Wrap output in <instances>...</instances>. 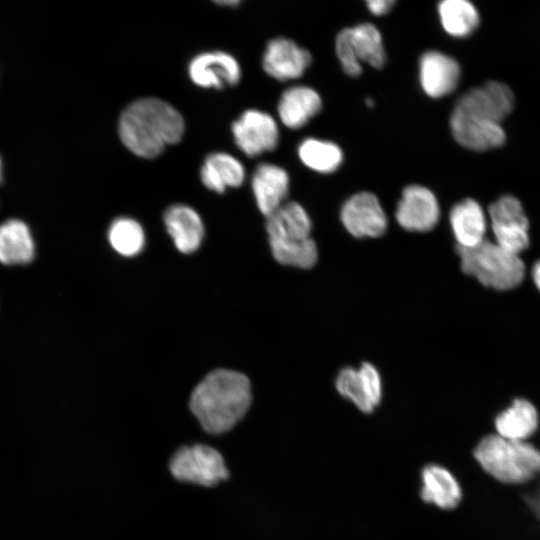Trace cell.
I'll return each instance as SVG.
<instances>
[{
	"label": "cell",
	"instance_id": "12",
	"mask_svg": "<svg viewBox=\"0 0 540 540\" xmlns=\"http://www.w3.org/2000/svg\"><path fill=\"white\" fill-rule=\"evenodd\" d=\"M232 133L238 148L253 157L277 147L279 131L276 121L269 114L249 109L232 124Z\"/></svg>",
	"mask_w": 540,
	"mask_h": 540
},
{
	"label": "cell",
	"instance_id": "28",
	"mask_svg": "<svg viewBox=\"0 0 540 540\" xmlns=\"http://www.w3.org/2000/svg\"><path fill=\"white\" fill-rule=\"evenodd\" d=\"M369 9V11L376 15L381 16L390 11L395 4L396 0H363Z\"/></svg>",
	"mask_w": 540,
	"mask_h": 540
},
{
	"label": "cell",
	"instance_id": "14",
	"mask_svg": "<svg viewBox=\"0 0 540 540\" xmlns=\"http://www.w3.org/2000/svg\"><path fill=\"white\" fill-rule=\"evenodd\" d=\"M188 73L196 85L204 88L231 87L241 78L237 60L222 51L204 52L195 56L189 63Z\"/></svg>",
	"mask_w": 540,
	"mask_h": 540
},
{
	"label": "cell",
	"instance_id": "29",
	"mask_svg": "<svg viewBox=\"0 0 540 540\" xmlns=\"http://www.w3.org/2000/svg\"><path fill=\"white\" fill-rule=\"evenodd\" d=\"M524 500L532 513L540 519V486L534 493L526 495Z\"/></svg>",
	"mask_w": 540,
	"mask_h": 540
},
{
	"label": "cell",
	"instance_id": "11",
	"mask_svg": "<svg viewBox=\"0 0 540 540\" xmlns=\"http://www.w3.org/2000/svg\"><path fill=\"white\" fill-rule=\"evenodd\" d=\"M340 219L346 230L356 238H376L387 229V217L378 198L370 192L351 196L342 205Z\"/></svg>",
	"mask_w": 540,
	"mask_h": 540
},
{
	"label": "cell",
	"instance_id": "4",
	"mask_svg": "<svg viewBox=\"0 0 540 540\" xmlns=\"http://www.w3.org/2000/svg\"><path fill=\"white\" fill-rule=\"evenodd\" d=\"M266 217V230L275 260L298 268L313 267L318 259V249L311 238L312 223L305 209L299 203L286 202Z\"/></svg>",
	"mask_w": 540,
	"mask_h": 540
},
{
	"label": "cell",
	"instance_id": "25",
	"mask_svg": "<svg viewBox=\"0 0 540 540\" xmlns=\"http://www.w3.org/2000/svg\"><path fill=\"white\" fill-rule=\"evenodd\" d=\"M438 15L443 29L451 36L464 38L479 25V13L470 0H440Z\"/></svg>",
	"mask_w": 540,
	"mask_h": 540
},
{
	"label": "cell",
	"instance_id": "27",
	"mask_svg": "<svg viewBox=\"0 0 540 540\" xmlns=\"http://www.w3.org/2000/svg\"><path fill=\"white\" fill-rule=\"evenodd\" d=\"M108 239L116 252L128 257L138 254L145 243L143 228L128 217L117 218L111 223Z\"/></svg>",
	"mask_w": 540,
	"mask_h": 540
},
{
	"label": "cell",
	"instance_id": "3",
	"mask_svg": "<svg viewBox=\"0 0 540 540\" xmlns=\"http://www.w3.org/2000/svg\"><path fill=\"white\" fill-rule=\"evenodd\" d=\"M118 127L121 141L132 153L153 158L166 145L181 140L184 120L167 102L157 98H142L125 108Z\"/></svg>",
	"mask_w": 540,
	"mask_h": 540
},
{
	"label": "cell",
	"instance_id": "31",
	"mask_svg": "<svg viewBox=\"0 0 540 540\" xmlns=\"http://www.w3.org/2000/svg\"><path fill=\"white\" fill-rule=\"evenodd\" d=\"M212 1L222 6H236L242 0H212Z\"/></svg>",
	"mask_w": 540,
	"mask_h": 540
},
{
	"label": "cell",
	"instance_id": "8",
	"mask_svg": "<svg viewBox=\"0 0 540 540\" xmlns=\"http://www.w3.org/2000/svg\"><path fill=\"white\" fill-rule=\"evenodd\" d=\"M169 468L175 479L205 487L214 486L229 476L222 455L203 444L180 448L171 458Z\"/></svg>",
	"mask_w": 540,
	"mask_h": 540
},
{
	"label": "cell",
	"instance_id": "24",
	"mask_svg": "<svg viewBox=\"0 0 540 540\" xmlns=\"http://www.w3.org/2000/svg\"><path fill=\"white\" fill-rule=\"evenodd\" d=\"M34 256V242L28 226L20 220L0 225V262L6 265L25 264Z\"/></svg>",
	"mask_w": 540,
	"mask_h": 540
},
{
	"label": "cell",
	"instance_id": "30",
	"mask_svg": "<svg viewBox=\"0 0 540 540\" xmlns=\"http://www.w3.org/2000/svg\"><path fill=\"white\" fill-rule=\"evenodd\" d=\"M530 280L536 291L540 294V259L536 260L529 270Z\"/></svg>",
	"mask_w": 540,
	"mask_h": 540
},
{
	"label": "cell",
	"instance_id": "6",
	"mask_svg": "<svg viewBox=\"0 0 540 540\" xmlns=\"http://www.w3.org/2000/svg\"><path fill=\"white\" fill-rule=\"evenodd\" d=\"M462 271L482 286L497 292L519 288L527 277V267L517 255L485 239L472 248L456 246Z\"/></svg>",
	"mask_w": 540,
	"mask_h": 540
},
{
	"label": "cell",
	"instance_id": "7",
	"mask_svg": "<svg viewBox=\"0 0 540 540\" xmlns=\"http://www.w3.org/2000/svg\"><path fill=\"white\" fill-rule=\"evenodd\" d=\"M335 50L343 71L351 77L362 73L361 62L377 69L382 68L386 62L381 33L371 23L342 29L337 34Z\"/></svg>",
	"mask_w": 540,
	"mask_h": 540
},
{
	"label": "cell",
	"instance_id": "1",
	"mask_svg": "<svg viewBox=\"0 0 540 540\" xmlns=\"http://www.w3.org/2000/svg\"><path fill=\"white\" fill-rule=\"evenodd\" d=\"M515 97L509 86L488 81L472 88L456 102L450 117L454 139L473 151L500 147L506 140L501 123L512 112Z\"/></svg>",
	"mask_w": 540,
	"mask_h": 540
},
{
	"label": "cell",
	"instance_id": "20",
	"mask_svg": "<svg viewBox=\"0 0 540 540\" xmlns=\"http://www.w3.org/2000/svg\"><path fill=\"white\" fill-rule=\"evenodd\" d=\"M450 224L457 247L472 248L486 239L487 218L474 199H463L452 207Z\"/></svg>",
	"mask_w": 540,
	"mask_h": 540
},
{
	"label": "cell",
	"instance_id": "15",
	"mask_svg": "<svg viewBox=\"0 0 540 540\" xmlns=\"http://www.w3.org/2000/svg\"><path fill=\"white\" fill-rule=\"evenodd\" d=\"M311 61L309 51L290 39L278 37L267 44L262 64L269 76L286 81L302 76Z\"/></svg>",
	"mask_w": 540,
	"mask_h": 540
},
{
	"label": "cell",
	"instance_id": "22",
	"mask_svg": "<svg viewBox=\"0 0 540 540\" xmlns=\"http://www.w3.org/2000/svg\"><path fill=\"white\" fill-rule=\"evenodd\" d=\"M322 108L319 94L308 86H293L283 92L278 103L282 123L291 129L306 125Z\"/></svg>",
	"mask_w": 540,
	"mask_h": 540
},
{
	"label": "cell",
	"instance_id": "19",
	"mask_svg": "<svg viewBox=\"0 0 540 540\" xmlns=\"http://www.w3.org/2000/svg\"><path fill=\"white\" fill-rule=\"evenodd\" d=\"M163 220L180 252L192 253L198 249L204 237V226L194 209L183 204L172 205L164 212Z\"/></svg>",
	"mask_w": 540,
	"mask_h": 540
},
{
	"label": "cell",
	"instance_id": "9",
	"mask_svg": "<svg viewBox=\"0 0 540 540\" xmlns=\"http://www.w3.org/2000/svg\"><path fill=\"white\" fill-rule=\"evenodd\" d=\"M488 215L495 243L517 255L528 249L529 220L517 197L509 194L499 197L490 205Z\"/></svg>",
	"mask_w": 540,
	"mask_h": 540
},
{
	"label": "cell",
	"instance_id": "5",
	"mask_svg": "<svg viewBox=\"0 0 540 540\" xmlns=\"http://www.w3.org/2000/svg\"><path fill=\"white\" fill-rule=\"evenodd\" d=\"M473 456L489 476L502 484L522 485L540 475V448L530 441L491 433L479 440Z\"/></svg>",
	"mask_w": 540,
	"mask_h": 540
},
{
	"label": "cell",
	"instance_id": "10",
	"mask_svg": "<svg viewBox=\"0 0 540 540\" xmlns=\"http://www.w3.org/2000/svg\"><path fill=\"white\" fill-rule=\"evenodd\" d=\"M335 386L341 396L364 413H371L383 396L381 375L369 362L362 363L358 368L341 369L336 376Z\"/></svg>",
	"mask_w": 540,
	"mask_h": 540
},
{
	"label": "cell",
	"instance_id": "13",
	"mask_svg": "<svg viewBox=\"0 0 540 540\" xmlns=\"http://www.w3.org/2000/svg\"><path fill=\"white\" fill-rule=\"evenodd\" d=\"M395 217L398 224L407 231H430L437 225L440 217L437 198L424 186H407L402 191Z\"/></svg>",
	"mask_w": 540,
	"mask_h": 540
},
{
	"label": "cell",
	"instance_id": "32",
	"mask_svg": "<svg viewBox=\"0 0 540 540\" xmlns=\"http://www.w3.org/2000/svg\"><path fill=\"white\" fill-rule=\"evenodd\" d=\"M366 104H367L368 106H372V105H373L372 99H370V98H369V99H366Z\"/></svg>",
	"mask_w": 540,
	"mask_h": 540
},
{
	"label": "cell",
	"instance_id": "26",
	"mask_svg": "<svg viewBox=\"0 0 540 540\" xmlns=\"http://www.w3.org/2000/svg\"><path fill=\"white\" fill-rule=\"evenodd\" d=\"M298 155L304 165L319 173H332L343 162V152L337 144L315 138L303 140Z\"/></svg>",
	"mask_w": 540,
	"mask_h": 540
},
{
	"label": "cell",
	"instance_id": "2",
	"mask_svg": "<svg viewBox=\"0 0 540 540\" xmlns=\"http://www.w3.org/2000/svg\"><path fill=\"white\" fill-rule=\"evenodd\" d=\"M251 404V385L242 373L217 369L194 389L190 409L210 434L230 430L246 414Z\"/></svg>",
	"mask_w": 540,
	"mask_h": 540
},
{
	"label": "cell",
	"instance_id": "16",
	"mask_svg": "<svg viewBox=\"0 0 540 540\" xmlns=\"http://www.w3.org/2000/svg\"><path fill=\"white\" fill-rule=\"evenodd\" d=\"M495 433L511 440L530 441L540 429V411L527 397L517 396L493 420Z\"/></svg>",
	"mask_w": 540,
	"mask_h": 540
},
{
	"label": "cell",
	"instance_id": "18",
	"mask_svg": "<svg viewBox=\"0 0 540 540\" xmlns=\"http://www.w3.org/2000/svg\"><path fill=\"white\" fill-rule=\"evenodd\" d=\"M252 190L259 210L267 216L282 205L287 197L289 176L280 166L261 163L253 173Z\"/></svg>",
	"mask_w": 540,
	"mask_h": 540
},
{
	"label": "cell",
	"instance_id": "23",
	"mask_svg": "<svg viewBox=\"0 0 540 540\" xmlns=\"http://www.w3.org/2000/svg\"><path fill=\"white\" fill-rule=\"evenodd\" d=\"M204 186L217 193L227 187H238L244 181V168L233 156L216 152L208 155L200 172Z\"/></svg>",
	"mask_w": 540,
	"mask_h": 540
},
{
	"label": "cell",
	"instance_id": "21",
	"mask_svg": "<svg viewBox=\"0 0 540 540\" xmlns=\"http://www.w3.org/2000/svg\"><path fill=\"white\" fill-rule=\"evenodd\" d=\"M420 496L426 503L441 509H454L462 499V489L455 476L445 467L429 464L421 471Z\"/></svg>",
	"mask_w": 540,
	"mask_h": 540
},
{
	"label": "cell",
	"instance_id": "17",
	"mask_svg": "<svg viewBox=\"0 0 540 540\" xmlns=\"http://www.w3.org/2000/svg\"><path fill=\"white\" fill-rule=\"evenodd\" d=\"M458 62L439 51H427L419 59V80L423 91L432 98L452 93L459 83Z\"/></svg>",
	"mask_w": 540,
	"mask_h": 540
}]
</instances>
